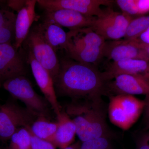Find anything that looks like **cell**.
Listing matches in <instances>:
<instances>
[{"instance_id": "6da1fadb", "label": "cell", "mask_w": 149, "mask_h": 149, "mask_svg": "<svg viewBox=\"0 0 149 149\" xmlns=\"http://www.w3.org/2000/svg\"><path fill=\"white\" fill-rule=\"evenodd\" d=\"M60 68L54 80L57 97H67L71 101L102 97L106 95L107 82L96 65L59 58Z\"/></svg>"}, {"instance_id": "e575fe53", "label": "cell", "mask_w": 149, "mask_h": 149, "mask_svg": "<svg viewBox=\"0 0 149 149\" xmlns=\"http://www.w3.org/2000/svg\"><path fill=\"white\" fill-rule=\"evenodd\" d=\"M1 80H0V87H1Z\"/></svg>"}, {"instance_id": "d6a6232c", "label": "cell", "mask_w": 149, "mask_h": 149, "mask_svg": "<svg viewBox=\"0 0 149 149\" xmlns=\"http://www.w3.org/2000/svg\"><path fill=\"white\" fill-rule=\"evenodd\" d=\"M81 143L82 142L80 141H77V142L73 143L69 146L63 149H80Z\"/></svg>"}, {"instance_id": "836d02e7", "label": "cell", "mask_w": 149, "mask_h": 149, "mask_svg": "<svg viewBox=\"0 0 149 149\" xmlns=\"http://www.w3.org/2000/svg\"><path fill=\"white\" fill-rule=\"evenodd\" d=\"M146 120L147 121V127H148V128L149 130V118Z\"/></svg>"}, {"instance_id": "4dcf8cb0", "label": "cell", "mask_w": 149, "mask_h": 149, "mask_svg": "<svg viewBox=\"0 0 149 149\" xmlns=\"http://www.w3.org/2000/svg\"><path fill=\"white\" fill-rule=\"evenodd\" d=\"M143 101L145 103L144 109V116L145 119L146 120L149 118V95L146 96Z\"/></svg>"}, {"instance_id": "f546056e", "label": "cell", "mask_w": 149, "mask_h": 149, "mask_svg": "<svg viewBox=\"0 0 149 149\" xmlns=\"http://www.w3.org/2000/svg\"><path fill=\"white\" fill-rule=\"evenodd\" d=\"M136 149H149V132L143 134L139 139Z\"/></svg>"}, {"instance_id": "d6986e66", "label": "cell", "mask_w": 149, "mask_h": 149, "mask_svg": "<svg viewBox=\"0 0 149 149\" xmlns=\"http://www.w3.org/2000/svg\"><path fill=\"white\" fill-rule=\"evenodd\" d=\"M64 51L68 57L75 61L96 65L103 57V49L67 44Z\"/></svg>"}, {"instance_id": "ba28073f", "label": "cell", "mask_w": 149, "mask_h": 149, "mask_svg": "<svg viewBox=\"0 0 149 149\" xmlns=\"http://www.w3.org/2000/svg\"><path fill=\"white\" fill-rule=\"evenodd\" d=\"M27 65L22 47L17 49L13 43L0 45V80L1 84L12 77L26 75Z\"/></svg>"}, {"instance_id": "d4e9b609", "label": "cell", "mask_w": 149, "mask_h": 149, "mask_svg": "<svg viewBox=\"0 0 149 149\" xmlns=\"http://www.w3.org/2000/svg\"><path fill=\"white\" fill-rule=\"evenodd\" d=\"M29 126L26 127L30 136L32 149H56V147L51 142L40 139L34 135L29 129Z\"/></svg>"}, {"instance_id": "83f0119b", "label": "cell", "mask_w": 149, "mask_h": 149, "mask_svg": "<svg viewBox=\"0 0 149 149\" xmlns=\"http://www.w3.org/2000/svg\"><path fill=\"white\" fill-rule=\"evenodd\" d=\"M27 2L26 1L22 0H9L6 1L7 6L13 10L18 13L23 8Z\"/></svg>"}, {"instance_id": "1f68e13d", "label": "cell", "mask_w": 149, "mask_h": 149, "mask_svg": "<svg viewBox=\"0 0 149 149\" xmlns=\"http://www.w3.org/2000/svg\"><path fill=\"white\" fill-rule=\"evenodd\" d=\"M133 40L140 48H142V49L146 51L149 55V44L141 42L140 41L136 40Z\"/></svg>"}, {"instance_id": "cb8c5ba5", "label": "cell", "mask_w": 149, "mask_h": 149, "mask_svg": "<svg viewBox=\"0 0 149 149\" xmlns=\"http://www.w3.org/2000/svg\"><path fill=\"white\" fill-rule=\"evenodd\" d=\"M116 2L123 13L132 17L139 15L136 0H117Z\"/></svg>"}, {"instance_id": "4316f807", "label": "cell", "mask_w": 149, "mask_h": 149, "mask_svg": "<svg viewBox=\"0 0 149 149\" xmlns=\"http://www.w3.org/2000/svg\"><path fill=\"white\" fill-rule=\"evenodd\" d=\"M16 15L13 12L5 8H0V28L14 24Z\"/></svg>"}, {"instance_id": "52a82bcc", "label": "cell", "mask_w": 149, "mask_h": 149, "mask_svg": "<svg viewBox=\"0 0 149 149\" xmlns=\"http://www.w3.org/2000/svg\"><path fill=\"white\" fill-rule=\"evenodd\" d=\"M132 17L115 11L109 7L101 16L97 17L91 27L105 40H118L124 38Z\"/></svg>"}, {"instance_id": "5bb4252c", "label": "cell", "mask_w": 149, "mask_h": 149, "mask_svg": "<svg viewBox=\"0 0 149 149\" xmlns=\"http://www.w3.org/2000/svg\"><path fill=\"white\" fill-rule=\"evenodd\" d=\"M36 0H27V2L16 15L15 23V37L13 45L17 49L22 47L32 24L37 18L35 8Z\"/></svg>"}, {"instance_id": "7c38bea8", "label": "cell", "mask_w": 149, "mask_h": 149, "mask_svg": "<svg viewBox=\"0 0 149 149\" xmlns=\"http://www.w3.org/2000/svg\"><path fill=\"white\" fill-rule=\"evenodd\" d=\"M103 56L113 62L128 59L143 60L149 61V55L133 40H120L106 41Z\"/></svg>"}, {"instance_id": "8d00e7d4", "label": "cell", "mask_w": 149, "mask_h": 149, "mask_svg": "<svg viewBox=\"0 0 149 149\" xmlns=\"http://www.w3.org/2000/svg\"><path fill=\"white\" fill-rule=\"evenodd\" d=\"M148 75H149V72Z\"/></svg>"}, {"instance_id": "7a4b0ae2", "label": "cell", "mask_w": 149, "mask_h": 149, "mask_svg": "<svg viewBox=\"0 0 149 149\" xmlns=\"http://www.w3.org/2000/svg\"><path fill=\"white\" fill-rule=\"evenodd\" d=\"M107 107L102 97L71 101L66 111L74 123L81 142L112 136L107 123Z\"/></svg>"}, {"instance_id": "8992f818", "label": "cell", "mask_w": 149, "mask_h": 149, "mask_svg": "<svg viewBox=\"0 0 149 149\" xmlns=\"http://www.w3.org/2000/svg\"><path fill=\"white\" fill-rule=\"evenodd\" d=\"M38 117L15 102H7L0 105V140H9L18 128L31 126Z\"/></svg>"}, {"instance_id": "ffe728a7", "label": "cell", "mask_w": 149, "mask_h": 149, "mask_svg": "<svg viewBox=\"0 0 149 149\" xmlns=\"http://www.w3.org/2000/svg\"><path fill=\"white\" fill-rule=\"evenodd\" d=\"M57 126V122H52L45 116H40L29 126V129L38 138L52 143Z\"/></svg>"}, {"instance_id": "5b68a950", "label": "cell", "mask_w": 149, "mask_h": 149, "mask_svg": "<svg viewBox=\"0 0 149 149\" xmlns=\"http://www.w3.org/2000/svg\"><path fill=\"white\" fill-rule=\"evenodd\" d=\"M2 84L11 95L21 101L27 109L38 116H47L49 103L35 92L32 83L25 75L12 77Z\"/></svg>"}, {"instance_id": "f1b7e54d", "label": "cell", "mask_w": 149, "mask_h": 149, "mask_svg": "<svg viewBox=\"0 0 149 149\" xmlns=\"http://www.w3.org/2000/svg\"><path fill=\"white\" fill-rule=\"evenodd\" d=\"M139 15L149 12V0H136Z\"/></svg>"}, {"instance_id": "e0dca14e", "label": "cell", "mask_w": 149, "mask_h": 149, "mask_svg": "<svg viewBox=\"0 0 149 149\" xmlns=\"http://www.w3.org/2000/svg\"><path fill=\"white\" fill-rule=\"evenodd\" d=\"M67 35V44L73 46L103 49L106 42L91 27L70 30Z\"/></svg>"}, {"instance_id": "277c9868", "label": "cell", "mask_w": 149, "mask_h": 149, "mask_svg": "<svg viewBox=\"0 0 149 149\" xmlns=\"http://www.w3.org/2000/svg\"><path fill=\"white\" fill-rule=\"evenodd\" d=\"M107 113L112 124L123 130L130 128L144 111L145 103L134 96L111 95Z\"/></svg>"}, {"instance_id": "8fae6325", "label": "cell", "mask_w": 149, "mask_h": 149, "mask_svg": "<svg viewBox=\"0 0 149 149\" xmlns=\"http://www.w3.org/2000/svg\"><path fill=\"white\" fill-rule=\"evenodd\" d=\"M23 49L37 85L56 116H58L61 110L57 100L53 78L48 70L35 59L29 51Z\"/></svg>"}, {"instance_id": "3957f363", "label": "cell", "mask_w": 149, "mask_h": 149, "mask_svg": "<svg viewBox=\"0 0 149 149\" xmlns=\"http://www.w3.org/2000/svg\"><path fill=\"white\" fill-rule=\"evenodd\" d=\"M22 47L48 70L54 81L59 70V58L45 37L41 23L32 26Z\"/></svg>"}, {"instance_id": "2e32d148", "label": "cell", "mask_w": 149, "mask_h": 149, "mask_svg": "<svg viewBox=\"0 0 149 149\" xmlns=\"http://www.w3.org/2000/svg\"><path fill=\"white\" fill-rule=\"evenodd\" d=\"M58 126L52 143L56 148H65L72 144L76 135V128L74 123L64 110H61L57 116Z\"/></svg>"}, {"instance_id": "4fadbf2b", "label": "cell", "mask_w": 149, "mask_h": 149, "mask_svg": "<svg viewBox=\"0 0 149 149\" xmlns=\"http://www.w3.org/2000/svg\"><path fill=\"white\" fill-rule=\"evenodd\" d=\"M44 18L52 20L61 27L73 30L92 27L97 17L87 16L70 10L60 9L45 11Z\"/></svg>"}, {"instance_id": "d590c367", "label": "cell", "mask_w": 149, "mask_h": 149, "mask_svg": "<svg viewBox=\"0 0 149 149\" xmlns=\"http://www.w3.org/2000/svg\"><path fill=\"white\" fill-rule=\"evenodd\" d=\"M0 149H1V147H0Z\"/></svg>"}, {"instance_id": "9c48e42d", "label": "cell", "mask_w": 149, "mask_h": 149, "mask_svg": "<svg viewBox=\"0 0 149 149\" xmlns=\"http://www.w3.org/2000/svg\"><path fill=\"white\" fill-rule=\"evenodd\" d=\"M37 2L45 11L68 9L97 17L103 13L102 6H110L114 2L111 0H37Z\"/></svg>"}, {"instance_id": "9a60e30c", "label": "cell", "mask_w": 149, "mask_h": 149, "mask_svg": "<svg viewBox=\"0 0 149 149\" xmlns=\"http://www.w3.org/2000/svg\"><path fill=\"white\" fill-rule=\"evenodd\" d=\"M149 72V61L128 59L113 62L102 72V74L104 79L107 82L120 74H145L148 75Z\"/></svg>"}, {"instance_id": "7402d4cb", "label": "cell", "mask_w": 149, "mask_h": 149, "mask_svg": "<svg viewBox=\"0 0 149 149\" xmlns=\"http://www.w3.org/2000/svg\"><path fill=\"white\" fill-rule=\"evenodd\" d=\"M6 149H32L30 136L26 127L19 128L11 137Z\"/></svg>"}, {"instance_id": "484cf974", "label": "cell", "mask_w": 149, "mask_h": 149, "mask_svg": "<svg viewBox=\"0 0 149 149\" xmlns=\"http://www.w3.org/2000/svg\"><path fill=\"white\" fill-rule=\"evenodd\" d=\"M15 37V24L0 28V45L9 43L13 44Z\"/></svg>"}, {"instance_id": "30bf717a", "label": "cell", "mask_w": 149, "mask_h": 149, "mask_svg": "<svg viewBox=\"0 0 149 149\" xmlns=\"http://www.w3.org/2000/svg\"><path fill=\"white\" fill-rule=\"evenodd\" d=\"M106 95H149V76L145 74H123L107 82Z\"/></svg>"}, {"instance_id": "44dd1931", "label": "cell", "mask_w": 149, "mask_h": 149, "mask_svg": "<svg viewBox=\"0 0 149 149\" xmlns=\"http://www.w3.org/2000/svg\"><path fill=\"white\" fill-rule=\"evenodd\" d=\"M149 28V16L133 19L128 24L124 39L136 40Z\"/></svg>"}, {"instance_id": "603a6c76", "label": "cell", "mask_w": 149, "mask_h": 149, "mask_svg": "<svg viewBox=\"0 0 149 149\" xmlns=\"http://www.w3.org/2000/svg\"><path fill=\"white\" fill-rule=\"evenodd\" d=\"M80 149H113L110 138L102 137L82 142Z\"/></svg>"}, {"instance_id": "ac0fdd59", "label": "cell", "mask_w": 149, "mask_h": 149, "mask_svg": "<svg viewBox=\"0 0 149 149\" xmlns=\"http://www.w3.org/2000/svg\"><path fill=\"white\" fill-rule=\"evenodd\" d=\"M41 24L45 37L56 52L64 50L68 42L67 32L48 19L44 18Z\"/></svg>"}]
</instances>
